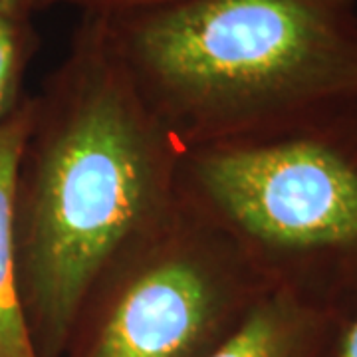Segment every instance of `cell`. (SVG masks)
Returning a JSON list of instances; mask_svg holds the SVG:
<instances>
[{
    "mask_svg": "<svg viewBox=\"0 0 357 357\" xmlns=\"http://www.w3.org/2000/svg\"><path fill=\"white\" fill-rule=\"evenodd\" d=\"M18 14H30L28 0H0V16H18Z\"/></svg>",
    "mask_w": 357,
    "mask_h": 357,
    "instance_id": "obj_10",
    "label": "cell"
},
{
    "mask_svg": "<svg viewBox=\"0 0 357 357\" xmlns=\"http://www.w3.org/2000/svg\"><path fill=\"white\" fill-rule=\"evenodd\" d=\"M107 20L143 100L185 151L357 105V0H173Z\"/></svg>",
    "mask_w": 357,
    "mask_h": 357,
    "instance_id": "obj_2",
    "label": "cell"
},
{
    "mask_svg": "<svg viewBox=\"0 0 357 357\" xmlns=\"http://www.w3.org/2000/svg\"><path fill=\"white\" fill-rule=\"evenodd\" d=\"M332 357H357V316L340 326Z\"/></svg>",
    "mask_w": 357,
    "mask_h": 357,
    "instance_id": "obj_9",
    "label": "cell"
},
{
    "mask_svg": "<svg viewBox=\"0 0 357 357\" xmlns=\"http://www.w3.org/2000/svg\"><path fill=\"white\" fill-rule=\"evenodd\" d=\"M185 149L135 86L105 14L84 13L32 96L13 203L16 290L38 357H62L103 270L175 208Z\"/></svg>",
    "mask_w": 357,
    "mask_h": 357,
    "instance_id": "obj_1",
    "label": "cell"
},
{
    "mask_svg": "<svg viewBox=\"0 0 357 357\" xmlns=\"http://www.w3.org/2000/svg\"><path fill=\"white\" fill-rule=\"evenodd\" d=\"M340 326L335 307L274 288L208 357H332Z\"/></svg>",
    "mask_w": 357,
    "mask_h": 357,
    "instance_id": "obj_5",
    "label": "cell"
},
{
    "mask_svg": "<svg viewBox=\"0 0 357 357\" xmlns=\"http://www.w3.org/2000/svg\"><path fill=\"white\" fill-rule=\"evenodd\" d=\"M356 107L187 149L178 165V201L229 236L272 290L330 307L333 280L357 272Z\"/></svg>",
    "mask_w": 357,
    "mask_h": 357,
    "instance_id": "obj_3",
    "label": "cell"
},
{
    "mask_svg": "<svg viewBox=\"0 0 357 357\" xmlns=\"http://www.w3.org/2000/svg\"><path fill=\"white\" fill-rule=\"evenodd\" d=\"M173 0H28V13L34 14L44 13L48 8L56 6H74L82 13L105 14V16H115V14L135 13V10H145L161 6Z\"/></svg>",
    "mask_w": 357,
    "mask_h": 357,
    "instance_id": "obj_8",
    "label": "cell"
},
{
    "mask_svg": "<svg viewBox=\"0 0 357 357\" xmlns=\"http://www.w3.org/2000/svg\"><path fill=\"white\" fill-rule=\"evenodd\" d=\"M40 48L30 14L0 16V123L26 100V70Z\"/></svg>",
    "mask_w": 357,
    "mask_h": 357,
    "instance_id": "obj_7",
    "label": "cell"
},
{
    "mask_svg": "<svg viewBox=\"0 0 357 357\" xmlns=\"http://www.w3.org/2000/svg\"><path fill=\"white\" fill-rule=\"evenodd\" d=\"M32 121V96L0 123V357H38L16 290L13 203L16 169Z\"/></svg>",
    "mask_w": 357,
    "mask_h": 357,
    "instance_id": "obj_6",
    "label": "cell"
},
{
    "mask_svg": "<svg viewBox=\"0 0 357 357\" xmlns=\"http://www.w3.org/2000/svg\"><path fill=\"white\" fill-rule=\"evenodd\" d=\"M272 288L177 201L91 286L62 357H208Z\"/></svg>",
    "mask_w": 357,
    "mask_h": 357,
    "instance_id": "obj_4",
    "label": "cell"
}]
</instances>
